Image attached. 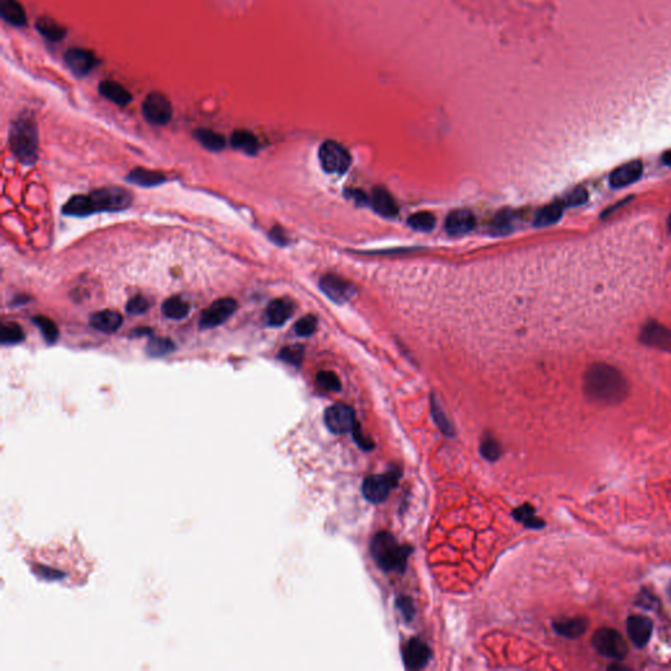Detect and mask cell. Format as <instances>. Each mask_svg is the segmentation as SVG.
Wrapping results in <instances>:
<instances>
[{
    "instance_id": "cell-33",
    "label": "cell",
    "mask_w": 671,
    "mask_h": 671,
    "mask_svg": "<svg viewBox=\"0 0 671 671\" xmlns=\"http://www.w3.org/2000/svg\"><path fill=\"white\" fill-rule=\"evenodd\" d=\"M514 517L517 518V521L522 522L527 527H531V528H541L544 525L543 521H541L539 518L535 516V510L530 505H523V506L518 508L514 511Z\"/></svg>"
},
{
    "instance_id": "cell-45",
    "label": "cell",
    "mask_w": 671,
    "mask_h": 671,
    "mask_svg": "<svg viewBox=\"0 0 671 671\" xmlns=\"http://www.w3.org/2000/svg\"><path fill=\"white\" fill-rule=\"evenodd\" d=\"M662 160L665 164H667L669 167H671V150L666 151V153L663 154Z\"/></svg>"
},
{
    "instance_id": "cell-36",
    "label": "cell",
    "mask_w": 671,
    "mask_h": 671,
    "mask_svg": "<svg viewBox=\"0 0 671 671\" xmlns=\"http://www.w3.org/2000/svg\"><path fill=\"white\" fill-rule=\"evenodd\" d=\"M317 386L324 391L337 392L341 389V381L339 377L332 372H320L316 377Z\"/></svg>"
},
{
    "instance_id": "cell-11",
    "label": "cell",
    "mask_w": 671,
    "mask_h": 671,
    "mask_svg": "<svg viewBox=\"0 0 671 671\" xmlns=\"http://www.w3.org/2000/svg\"><path fill=\"white\" fill-rule=\"evenodd\" d=\"M319 285L322 292L336 303H345L352 299L356 294L354 285L339 275H323Z\"/></svg>"
},
{
    "instance_id": "cell-6",
    "label": "cell",
    "mask_w": 671,
    "mask_h": 671,
    "mask_svg": "<svg viewBox=\"0 0 671 671\" xmlns=\"http://www.w3.org/2000/svg\"><path fill=\"white\" fill-rule=\"evenodd\" d=\"M319 159L323 170L328 173H345L352 163L348 150L333 140L324 142L319 150Z\"/></svg>"
},
{
    "instance_id": "cell-41",
    "label": "cell",
    "mask_w": 671,
    "mask_h": 671,
    "mask_svg": "<svg viewBox=\"0 0 671 671\" xmlns=\"http://www.w3.org/2000/svg\"><path fill=\"white\" fill-rule=\"evenodd\" d=\"M588 201V192L583 186H578L566 195L565 200L563 201L564 206H580Z\"/></svg>"
},
{
    "instance_id": "cell-22",
    "label": "cell",
    "mask_w": 671,
    "mask_h": 671,
    "mask_svg": "<svg viewBox=\"0 0 671 671\" xmlns=\"http://www.w3.org/2000/svg\"><path fill=\"white\" fill-rule=\"evenodd\" d=\"M1 19L11 25L24 26L26 24V14L19 0H1L0 6Z\"/></svg>"
},
{
    "instance_id": "cell-37",
    "label": "cell",
    "mask_w": 671,
    "mask_h": 671,
    "mask_svg": "<svg viewBox=\"0 0 671 671\" xmlns=\"http://www.w3.org/2000/svg\"><path fill=\"white\" fill-rule=\"evenodd\" d=\"M303 356H304V349L300 345H290V347H286L281 350L280 353V358L282 359L283 362L286 364H294V366H299L302 364V359H303Z\"/></svg>"
},
{
    "instance_id": "cell-12",
    "label": "cell",
    "mask_w": 671,
    "mask_h": 671,
    "mask_svg": "<svg viewBox=\"0 0 671 671\" xmlns=\"http://www.w3.org/2000/svg\"><path fill=\"white\" fill-rule=\"evenodd\" d=\"M65 63L73 75L86 76L95 68L98 59L89 50L71 48L66 51Z\"/></svg>"
},
{
    "instance_id": "cell-7",
    "label": "cell",
    "mask_w": 671,
    "mask_h": 671,
    "mask_svg": "<svg viewBox=\"0 0 671 671\" xmlns=\"http://www.w3.org/2000/svg\"><path fill=\"white\" fill-rule=\"evenodd\" d=\"M142 111L147 121L159 126L167 125L173 116L170 100L160 92H151L150 95H147Z\"/></svg>"
},
{
    "instance_id": "cell-43",
    "label": "cell",
    "mask_w": 671,
    "mask_h": 671,
    "mask_svg": "<svg viewBox=\"0 0 671 671\" xmlns=\"http://www.w3.org/2000/svg\"><path fill=\"white\" fill-rule=\"evenodd\" d=\"M397 605H399V607H400V611L403 613V615H404L405 618H406L408 620H411V618H412L413 614H414L412 602H411L409 599L401 598L400 600H399V603H397Z\"/></svg>"
},
{
    "instance_id": "cell-5",
    "label": "cell",
    "mask_w": 671,
    "mask_h": 671,
    "mask_svg": "<svg viewBox=\"0 0 671 671\" xmlns=\"http://www.w3.org/2000/svg\"><path fill=\"white\" fill-rule=\"evenodd\" d=\"M593 647L599 655L613 660H623L628 653V645L622 635L613 628H600L593 635Z\"/></svg>"
},
{
    "instance_id": "cell-31",
    "label": "cell",
    "mask_w": 671,
    "mask_h": 671,
    "mask_svg": "<svg viewBox=\"0 0 671 671\" xmlns=\"http://www.w3.org/2000/svg\"><path fill=\"white\" fill-rule=\"evenodd\" d=\"M33 323L39 327L42 336L49 344H54L59 336L57 324L54 323L51 319L46 316H34Z\"/></svg>"
},
{
    "instance_id": "cell-32",
    "label": "cell",
    "mask_w": 671,
    "mask_h": 671,
    "mask_svg": "<svg viewBox=\"0 0 671 671\" xmlns=\"http://www.w3.org/2000/svg\"><path fill=\"white\" fill-rule=\"evenodd\" d=\"M24 339V331L19 324L7 323L3 325L1 334H0V341H1L3 345L19 344V342H23Z\"/></svg>"
},
{
    "instance_id": "cell-2",
    "label": "cell",
    "mask_w": 671,
    "mask_h": 671,
    "mask_svg": "<svg viewBox=\"0 0 671 671\" xmlns=\"http://www.w3.org/2000/svg\"><path fill=\"white\" fill-rule=\"evenodd\" d=\"M9 146L23 164H34L39 158V128L32 114H20L9 130Z\"/></svg>"
},
{
    "instance_id": "cell-1",
    "label": "cell",
    "mask_w": 671,
    "mask_h": 671,
    "mask_svg": "<svg viewBox=\"0 0 671 671\" xmlns=\"http://www.w3.org/2000/svg\"><path fill=\"white\" fill-rule=\"evenodd\" d=\"M583 389L590 400L606 405L620 403L628 392L622 372L606 364L591 366L585 374Z\"/></svg>"
},
{
    "instance_id": "cell-13",
    "label": "cell",
    "mask_w": 671,
    "mask_h": 671,
    "mask_svg": "<svg viewBox=\"0 0 671 671\" xmlns=\"http://www.w3.org/2000/svg\"><path fill=\"white\" fill-rule=\"evenodd\" d=\"M627 632L636 647H645L653 632V623L647 616L632 615L627 620Z\"/></svg>"
},
{
    "instance_id": "cell-26",
    "label": "cell",
    "mask_w": 671,
    "mask_h": 671,
    "mask_svg": "<svg viewBox=\"0 0 671 671\" xmlns=\"http://www.w3.org/2000/svg\"><path fill=\"white\" fill-rule=\"evenodd\" d=\"M564 208H565L564 203H560V201L544 206L535 215V226L547 227L558 223L560 218H561V215H563Z\"/></svg>"
},
{
    "instance_id": "cell-30",
    "label": "cell",
    "mask_w": 671,
    "mask_h": 671,
    "mask_svg": "<svg viewBox=\"0 0 671 671\" xmlns=\"http://www.w3.org/2000/svg\"><path fill=\"white\" fill-rule=\"evenodd\" d=\"M408 226L419 232H429L436 226V217L428 211H420L409 217Z\"/></svg>"
},
{
    "instance_id": "cell-39",
    "label": "cell",
    "mask_w": 671,
    "mask_h": 671,
    "mask_svg": "<svg viewBox=\"0 0 671 671\" xmlns=\"http://www.w3.org/2000/svg\"><path fill=\"white\" fill-rule=\"evenodd\" d=\"M481 454L488 461H496L500 456V445L492 437L484 438L481 442Z\"/></svg>"
},
{
    "instance_id": "cell-16",
    "label": "cell",
    "mask_w": 671,
    "mask_h": 671,
    "mask_svg": "<svg viewBox=\"0 0 671 671\" xmlns=\"http://www.w3.org/2000/svg\"><path fill=\"white\" fill-rule=\"evenodd\" d=\"M476 225L473 214L466 209L454 210L449 214L446 219L445 228L447 234L451 236H461L468 234Z\"/></svg>"
},
{
    "instance_id": "cell-9",
    "label": "cell",
    "mask_w": 671,
    "mask_h": 671,
    "mask_svg": "<svg viewBox=\"0 0 671 671\" xmlns=\"http://www.w3.org/2000/svg\"><path fill=\"white\" fill-rule=\"evenodd\" d=\"M327 428L334 434H345L356 428V414L349 405L334 404L327 409L324 414Z\"/></svg>"
},
{
    "instance_id": "cell-4",
    "label": "cell",
    "mask_w": 671,
    "mask_h": 671,
    "mask_svg": "<svg viewBox=\"0 0 671 671\" xmlns=\"http://www.w3.org/2000/svg\"><path fill=\"white\" fill-rule=\"evenodd\" d=\"M89 211L103 212V211H121L128 209L133 203V195L129 190L118 186L100 188L87 195Z\"/></svg>"
},
{
    "instance_id": "cell-23",
    "label": "cell",
    "mask_w": 671,
    "mask_h": 671,
    "mask_svg": "<svg viewBox=\"0 0 671 671\" xmlns=\"http://www.w3.org/2000/svg\"><path fill=\"white\" fill-rule=\"evenodd\" d=\"M553 628L560 636L568 639H577L588 628V622L583 618H569L553 623Z\"/></svg>"
},
{
    "instance_id": "cell-15",
    "label": "cell",
    "mask_w": 671,
    "mask_h": 671,
    "mask_svg": "<svg viewBox=\"0 0 671 671\" xmlns=\"http://www.w3.org/2000/svg\"><path fill=\"white\" fill-rule=\"evenodd\" d=\"M403 657H404L405 666L408 669L420 670L428 665L429 660H430V649L421 640L413 639L405 645Z\"/></svg>"
},
{
    "instance_id": "cell-27",
    "label": "cell",
    "mask_w": 671,
    "mask_h": 671,
    "mask_svg": "<svg viewBox=\"0 0 671 671\" xmlns=\"http://www.w3.org/2000/svg\"><path fill=\"white\" fill-rule=\"evenodd\" d=\"M36 26H37V31L46 40L51 41V42H58V41L65 39V28L62 25L58 24L56 20H53L50 17H40L36 23Z\"/></svg>"
},
{
    "instance_id": "cell-18",
    "label": "cell",
    "mask_w": 671,
    "mask_h": 671,
    "mask_svg": "<svg viewBox=\"0 0 671 671\" xmlns=\"http://www.w3.org/2000/svg\"><path fill=\"white\" fill-rule=\"evenodd\" d=\"M294 314V303L286 298L272 300L267 308V320L270 327H281Z\"/></svg>"
},
{
    "instance_id": "cell-29",
    "label": "cell",
    "mask_w": 671,
    "mask_h": 671,
    "mask_svg": "<svg viewBox=\"0 0 671 671\" xmlns=\"http://www.w3.org/2000/svg\"><path fill=\"white\" fill-rule=\"evenodd\" d=\"M163 314L172 320H181L189 314V303L181 297H170L162 306Z\"/></svg>"
},
{
    "instance_id": "cell-8",
    "label": "cell",
    "mask_w": 671,
    "mask_h": 671,
    "mask_svg": "<svg viewBox=\"0 0 671 671\" xmlns=\"http://www.w3.org/2000/svg\"><path fill=\"white\" fill-rule=\"evenodd\" d=\"M237 309V302L232 298H220L212 302L209 307L206 308L200 319V328L201 329H211L219 327L234 315Z\"/></svg>"
},
{
    "instance_id": "cell-46",
    "label": "cell",
    "mask_w": 671,
    "mask_h": 671,
    "mask_svg": "<svg viewBox=\"0 0 671 671\" xmlns=\"http://www.w3.org/2000/svg\"><path fill=\"white\" fill-rule=\"evenodd\" d=\"M667 593H669V597H670V599H671V583H670V586H669V590H667Z\"/></svg>"
},
{
    "instance_id": "cell-25",
    "label": "cell",
    "mask_w": 671,
    "mask_h": 671,
    "mask_svg": "<svg viewBox=\"0 0 671 671\" xmlns=\"http://www.w3.org/2000/svg\"><path fill=\"white\" fill-rule=\"evenodd\" d=\"M231 146L248 155L257 154L260 148L257 138L247 130L234 131V134L231 135Z\"/></svg>"
},
{
    "instance_id": "cell-44",
    "label": "cell",
    "mask_w": 671,
    "mask_h": 671,
    "mask_svg": "<svg viewBox=\"0 0 671 671\" xmlns=\"http://www.w3.org/2000/svg\"><path fill=\"white\" fill-rule=\"evenodd\" d=\"M270 237H272L273 242L280 244V245H285V244H286V236H285L282 230H281L280 227L273 228V231L270 232Z\"/></svg>"
},
{
    "instance_id": "cell-40",
    "label": "cell",
    "mask_w": 671,
    "mask_h": 671,
    "mask_svg": "<svg viewBox=\"0 0 671 671\" xmlns=\"http://www.w3.org/2000/svg\"><path fill=\"white\" fill-rule=\"evenodd\" d=\"M148 308H150V302L143 295H137V297L131 298L126 304V311L131 315L145 314Z\"/></svg>"
},
{
    "instance_id": "cell-38",
    "label": "cell",
    "mask_w": 671,
    "mask_h": 671,
    "mask_svg": "<svg viewBox=\"0 0 671 671\" xmlns=\"http://www.w3.org/2000/svg\"><path fill=\"white\" fill-rule=\"evenodd\" d=\"M316 328H317V320H316L315 316L312 315L303 316L294 327L295 333L300 337H308V336L314 334Z\"/></svg>"
},
{
    "instance_id": "cell-35",
    "label": "cell",
    "mask_w": 671,
    "mask_h": 671,
    "mask_svg": "<svg viewBox=\"0 0 671 671\" xmlns=\"http://www.w3.org/2000/svg\"><path fill=\"white\" fill-rule=\"evenodd\" d=\"M175 350V344L170 339H151L147 345V353L153 357H163Z\"/></svg>"
},
{
    "instance_id": "cell-42",
    "label": "cell",
    "mask_w": 671,
    "mask_h": 671,
    "mask_svg": "<svg viewBox=\"0 0 671 671\" xmlns=\"http://www.w3.org/2000/svg\"><path fill=\"white\" fill-rule=\"evenodd\" d=\"M431 408H433L431 411H433V414H434V421L437 422L438 426L442 429V431H444V433L449 434V431L451 430V428H450L449 422H447V420H446L445 414H444V412L441 411V408L438 406L437 401H434V400H433V403H431Z\"/></svg>"
},
{
    "instance_id": "cell-14",
    "label": "cell",
    "mask_w": 671,
    "mask_h": 671,
    "mask_svg": "<svg viewBox=\"0 0 671 671\" xmlns=\"http://www.w3.org/2000/svg\"><path fill=\"white\" fill-rule=\"evenodd\" d=\"M640 339L652 348L671 352V331L661 324L649 322L642 328Z\"/></svg>"
},
{
    "instance_id": "cell-28",
    "label": "cell",
    "mask_w": 671,
    "mask_h": 671,
    "mask_svg": "<svg viewBox=\"0 0 671 671\" xmlns=\"http://www.w3.org/2000/svg\"><path fill=\"white\" fill-rule=\"evenodd\" d=\"M195 138L206 150L218 153L226 147V139L223 135L209 129H198L195 131Z\"/></svg>"
},
{
    "instance_id": "cell-19",
    "label": "cell",
    "mask_w": 671,
    "mask_h": 671,
    "mask_svg": "<svg viewBox=\"0 0 671 671\" xmlns=\"http://www.w3.org/2000/svg\"><path fill=\"white\" fill-rule=\"evenodd\" d=\"M642 173V164L639 160L627 163L622 167L616 168L611 173L610 183L614 188H624V186L631 185L639 180Z\"/></svg>"
},
{
    "instance_id": "cell-10",
    "label": "cell",
    "mask_w": 671,
    "mask_h": 671,
    "mask_svg": "<svg viewBox=\"0 0 671 671\" xmlns=\"http://www.w3.org/2000/svg\"><path fill=\"white\" fill-rule=\"evenodd\" d=\"M399 473H387V475H372L364 478L362 486V493L367 501L372 503H380L386 501L389 497V491L396 484Z\"/></svg>"
},
{
    "instance_id": "cell-20",
    "label": "cell",
    "mask_w": 671,
    "mask_h": 671,
    "mask_svg": "<svg viewBox=\"0 0 671 671\" xmlns=\"http://www.w3.org/2000/svg\"><path fill=\"white\" fill-rule=\"evenodd\" d=\"M122 322H123V319H122L121 314L117 312V311H112V309L98 311L96 314L91 316V319H89L91 327H93L98 331L104 332V333H113V332L118 331L122 325Z\"/></svg>"
},
{
    "instance_id": "cell-21",
    "label": "cell",
    "mask_w": 671,
    "mask_h": 671,
    "mask_svg": "<svg viewBox=\"0 0 671 671\" xmlns=\"http://www.w3.org/2000/svg\"><path fill=\"white\" fill-rule=\"evenodd\" d=\"M100 93L116 106H126L131 103V93L122 84L113 81H104L98 86Z\"/></svg>"
},
{
    "instance_id": "cell-24",
    "label": "cell",
    "mask_w": 671,
    "mask_h": 671,
    "mask_svg": "<svg viewBox=\"0 0 671 671\" xmlns=\"http://www.w3.org/2000/svg\"><path fill=\"white\" fill-rule=\"evenodd\" d=\"M165 180L167 178L163 175L162 172L147 170V168H135L131 170L128 176V181H130L131 184L143 186V188L162 185Z\"/></svg>"
},
{
    "instance_id": "cell-17",
    "label": "cell",
    "mask_w": 671,
    "mask_h": 671,
    "mask_svg": "<svg viewBox=\"0 0 671 671\" xmlns=\"http://www.w3.org/2000/svg\"><path fill=\"white\" fill-rule=\"evenodd\" d=\"M372 206L375 212H378L384 218H395L399 214V208H397L395 198L391 195L389 190L380 186L372 190Z\"/></svg>"
},
{
    "instance_id": "cell-47",
    "label": "cell",
    "mask_w": 671,
    "mask_h": 671,
    "mask_svg": "<svg viewBox=\"0 0 671 671\" xmlns=\"http://www.w3.org/2000/svg\"><path fill=\"white\" fill-rule=\"evenodd\" d=\"M669 226H670V228H671V215H670V219H669Z\"/></svg>"
},
{
    "instance_id": "cell-34",
    "label": "cell",
    "mask_w": 671,
    "mask_h": 671,
    "mask_svg": "<svg viewBox=\"0 0 671 671\" xmlns=\"http://www.w3.org/2000/svg\"><path fill=\"white\" fill-rule=\"evenodd\" d=\"M513 214L508 210L497 214L492 222V234L498 236L509 234L513 230Z\"/></svg>"
},
{
    "instance_id": "cell-3",
    "label": "cell",
    "mask_w": 671,
    "mask_h": 671,
    "mask_svg": "<svg viewBox=\"0 0 671 671\" xmlns=\"http://www.w3.org/2000/svg\"><path fill=\"white\" fill-rule=\"evenodd\" d=\"M411 550L409 547L400 545L389 533H379L372 538V558L386 572H403Z\"/></svg>"
}]
</instances>
